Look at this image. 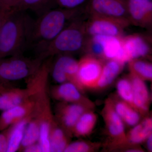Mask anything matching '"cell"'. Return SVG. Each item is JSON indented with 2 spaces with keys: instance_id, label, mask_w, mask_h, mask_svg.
I'll return each mask as SVG.
<instances>
[{
  "instance_id": "5bb4252c",
  "label": "cell",
  "mask_w": 152,
  "mask_h": 152,
  "mask_svg": "<svg viewBox=\"0 0 152 152\" xmlns=\"http://www.w3.org/2000/svg\"><path fill=\"white\" fill-rule=\"evenodd\" d=\"M36 95L20 104L2 111L0 115V131L33 115L35 108Z\"/></svg>"
},
{
  "instance_id": "8d00e7d4",
  "label": "cell",
  "mask_w": 152,
  "mask_h": 152,
  "mask_svg": "<svg viewBox=\"0 0 152 152\" xmlns=\"http://www.w3.org/2000/svg\"><path fill=\"white\" fill-rule=\"evenodd\" d=\"M149 1H152V0H149Z\"/></svg>"
},
{
  "instance_id": "cb8c5ba5",
  "label": "cell",
  "mask_w": 152,
  "mask_h": 152,
  "mask_svg": "<svg viewBox=\"0 0 152 152\" xmlns=\"http://www.w3.org/2000/svg\"><path fill=\"white\" fill-rule=\"evenodd\" d=\"M129 67L130 74L136 76L144 81H151L152 79L151 63L136 59L129 62Z\"/></svg>"
},
{
  "instance_id": "3957f363",
  "label": "cell",
  "mask_w": 152,
  "mask_h": 152,
  "mask_svg": "<svg viewBox=\"0 0 152 152\" xmlns=\"http://www.w3.org/2000/svg\"><path fill=\"white\" fill-rule=\"evenodd\" d=\"M82 16L74 20L51 41L35 48L42 60L60 54L72 55L83 51L88 35L85 29L86 19Z\"/></svg>"
},
{
  "instance_id": "30bf717a",
  "label": "cell",
  "mask_w": 152,
  "mask_h": 152,
  "mask_svg": "<svg viewBox=\"0 0 152 152\" xmlns=\"http://www.w3.org/2000/svg\"><path fill=\"white\" fill-rule=\"evenodd\" d=\"M91 110L92 109L82 104L61 102L57 106L55 120L69 137L73 135L74 127L79 118Z\"/></svg>"
},
{
  "instance_id": "44dd1931",
  "label": "cell",
  "mask_w": 152,
  "mask_h": 152,
  "mask_svg": "<svg viewBox=\"0 0 152 152\" xmlns=\"http://www.w3.org/2000/svg\"><path fill=\"white\" fill-rule=\"evenodd\" d=\"M69 136L57 124L56 120L51 127L50 133V152H64L69 143Z\"/></svg>"
},
{
  "instance_id": "4dcf8cb0",
  "label": "cell",
  "mask_w": 152,
  "mask_h": 152,
  "mask_svg": "<svg viewBox=\"0 0 152 152\" xmlns=\"http://www.w3.org/2000/svg\"><path fill=\"white\" fill-rule=\"evenodd\" d=\"M18 0H0L1 4V10L11 11L16 2Z\"/></svg>"
},
{
  "instance_id": "836d02e7",
  "label": "cell",
  "mask_w": 152,
  "mask_h": 152,
  "mask_svg": "<svg viewBox=\"0 0 152 152\" xmlns=\"http://www.w3.org/2000/svg\"><path fill=\"white\" fill-rule=\"evenodd\" d=\"M147 142V147L148 149L150 152H152V134L148 137L146 140Z\"/></svg>"
},
{
  "instance_id": "7c38bea8",
  "label": "cell",
  "mask_w": 152,
  "mask_h": 152,
  "mask_svg": "<svg viewBox=\"0 0 152 152\" xmlns=\"http://www.w3.org/2000/svg\"><path fill=\"white\" fill-rule=\"evenodd\" d=\"M123 50L126 62L148 56L151 48L150 40L139 34H133L122 37Z\"/></svg>"
},
{
  "instance_id": "6da1fadb",
  "label": "cell",
  "mask_w": 152,
  "mask_h": 152,
  "mask_svg": "<svg viewBox=\"0 0 152 152\" xmlns=\"http://www.w3.org/2000/svg\"><path fill=\"white\" fill-rule=\"evenodd\" d=\"M84 7L67 9L59 7L49 9L34 20L30 45L35 48L51 41L69 23L74 20L86 15Z\"/></svg>"
},
{
  "instance_id": "d6986e66",
  "label": "cell",
  "mask_w": 152,
  "mask_h": 152,
  "mask_svg": "<svg viewBox=\"0 0 152 152\" xmlns=\"http://www.w3.org/2000/svg\"><path fill=\"white\" fill-rule=\"evenodd\" d=\"M33 115L26 117L16 124L10 126V130L7 152H15L20 149L26 127Z\"/></svg>"
},
{
  "instance_id": "9c48e42d",
  "label": "cell",
  "mask_w": 152,
  "mask_h": 152,
  "mask_svg": "<svg viewBox=\"0 0 152 152\" xmlns=\"http://www.w3.org/2000/svg\"><path fill=\"white\" fill-rule=\"evenodd\" d=\"M52 58L50 75L56 83L60 84L66 82L75 84L78 69V61L71 55L60 54Z\"/></svg>"
},
{
  "instance_id": "7402d4cb",
  "label": "cell",
  "mask_w": 152,
  "mask_h": 152,
  "mask_svg": "<svg viewBox=\"0 0 152 152\" xmlns=\"http://www.w3.org/2000/svg\"><path fill=\"white\" fill-rule=\"evenodd\" d=\"M114 104L116 112L124 123L134 126L140 122V113L132 107L123 100L114 102Z\"/></svg>"
},
{
  "instance_id": "d4e9b609",
  "label": "cell",
  "mask_w": 152,
  "mask_h": 152,
  "mask_svg": "<svg viewBox=\"0 0 152 152\" xmlns=\"http://www.w3.org/2000/svg\"><path fill=\"white\" fill-rule=\"evenodd\" d=\"M52 0H18L13 6L11 11H26L28 10L34 11L39 15L49 9L48 7Z\"/></svg>"
},
{
  "instance_id": "d590c367",
  "label": "cell",
  "mask_w": 152,
  "mask_h": 152,
  "mask_svg": "<svg viewBox=\"0 0 152 152\" xmlns=\"http://www.w3.org/2000/svg\"><path fill=\"white\" fill-rule=\"evenodd\" d=\"M1 1H0V11L1 10Z\"/></svg>"
},
{
  "instance_id": "52a82bcc",
  "label": "cell",
  "mask_w": 152,
  "mask_h": 152,
  "mask_svg": "<svg viewBox=\"0 0 152 152\" xmlns=\"http://www.w3.org/2000/svg\"><path fill=\"white\" fill-rule=\"evenodd\" d=\"M84 10L87 15L101 16L129 21L126 0H88Z\"/></svg>"
},
{
  "instance_id": "f1b7e54d",
  "label": "cell",
  "mask_w": 152,
  "mask_h": 152,
  "mask_svg": "<svg viewBox=\"0 0 152 152\" xmlns=\"http://www.w3.org/2000/svg\"><path fill=\"white\" fill-rule=\"evenodd\" d=\"M88 0H56L59 7L67 9L84 8Z\"/></svg>"
},
{
  "instance_id": "8fae6325",
  "label": "cell",
  "mask_w": 152,
  "mask_h": 152,
  "mask_svg": "<svg viewBox=\"0 0 152 152\" xmlns=\"http://www.w3.org/2000/svg\"><path fill=\"white\" fill-rule=\"evenodd\" d=\"M128 20L131 24L143 28L152 25V2L149 0H126Z\"/></svg>"
},
{
  "instance_id": "484cf974",
  "label": "cell",
  "mask_w": 152,
  "mask_h": 152,
  "mask_svg": "<svg viewBox=\"0 0 152 152\" xmlns=\"http://www.w3.org/2000/svg\"><path fill=\"white\" fill-rule=\"evenodd\" d=\"M107 37L101 35L88 37L83 52L86 54L103 59L104 45Z\"/></svg>"
},
{
  "instance_id": "7a4b0ae2",
  "label": "cell",
  "mask_w": 152,
  "mask_h": 152,
  "mask_svg": "<svg viewBox=\"0 0 152 152\" xmlns=\"http://www.w3.org/2000/svg\"><path fill=\"white\" fill-rule=\"evenodd\" d=\"M33 21L26 11L11 10L0 28V59L23 54L30 45Z\"/></svg>"
},
{
  "instance_id": "8992f818",
  "label": "cell",
  "mask_w": 152,
  "mask_h": 152,
  "mask_svg": "<svg viewBox=\"0 0 152 152\" xmlns=\"http://www.w3.org/2000/svg\"><path fill=\"white\" fill-rule=\"evenodd\" d=\"M75 84L82 91L96 88L104 63L102 59L86 54L78 61Z\"/></svg>"
},
{
  "instance_id": "1f68e13d",
  "label": "cell",
  "mask_w": 152,
  "mask_h": 152,
  "mask_svg": "<svg viewBox=\"0 0 152 152\" xmlns=\"http://www.w3.org/2000/svg\"><path fill=\"white\" fill-rule=\"evenodd\" d=\"M22 151L25 152H42L40 146L38 142L26 147Z\"/></svg>"
},
{
  "instance_id": "e0dca14e",
  "label": "cell",
  "mask_w": 152,
  "mask_h": 152,
  "mask_svg": "<svg viewBox=\"0 0 152 152\" xmlns=\"http://www.w3.org/2000/svg\"><path fill=\"white\" fill-rule=\"evenodd\" d=\"M122 37H107L104 45V59L115 60L123 64H126L123 50Z\"/></svg>"
},
{
  "instance_id": "4fadbf2b",
  "label": "cell",
  "mask_w": 152,
  "mask_h": 152,
  "mask_svg": "<svg viewBox=\"0 0 152 152\" xmlns=\"http://www.w3.org/2000/svg\"><path fill=\"white\" fill-rule=\"evenodd\" d=\"M81 91L73 83L66 82L52 88L51 94L55 99L61 102L82 104L93 109L94 104L82 94Z\"/></svg>"
},
{
  "instance_id": "f546056e",
  "label": "cell",
  "mask_w": 152,
  "mask_h": 152,
  "mask_svg": "<svg viewBox=\"0 0 152 152\" xmlns=\"http://www.w3.org/2000/svg\"><path fill=\"white\" fill-rule=\"evenodd\" d=\"M10 126L0 133V152H7Z\"/></svg>"
},
{
  "instance_id": "ac0fdd59",
  "label": "cell",
  "mask_w": 152,
  "mask_h": 152,
  "mask_svg": "<svg viewBox=\"0 0 152 152\" xmlns=\"http://www.w3.org/2000/svg\"><path fill=\"white\" fill-rule=\"evenodd\" d=\"M152 132V119L148 117L133 127L126 135L127 141L133 145L142 143L145 141Z\"/></svg>"
},
{
  "instance_id": "9a60e30c",
  "label": "cell",
  "mask_w": 152,
  "mask_h": 152,
  "mask_svg": "<svg viewBox=\"0 0 152 152\" xmlns=\"http://www.w3.org/2000/svg\"><path fill=\"white\" fill-rule=\"evenodd\" d=\"M129 78L132 86L134 108L140 114L146 113L151 101L147 85L143 80L131 74Z\"/></svg>"
},
{
  "instance_id": "ffe728a7",
  "label": "cell",
  "mask_w": 152,
  "mask_h": 152,
  "mask_svg": "<svg viewBox=\"0 0 152 152\" xmlns=\"http://www.w3.org/2000/svg\"><path fill=\"white\" fill-rule=\"evenodd\" d=\"M97 121L96 115L92 110L85 112L79 118L74 127L73 135L85 137L92 132Z\"/></svg>"
},
{
  "instance_id": "ba28073f",
  "label": "cell",
  "mask_w": 152,
  "mask_h": 152,
  "mask_svg": "<svg viewBox=\"0 0 152 152\" xmlns=\"http://www.w3.org/2000/svg\"><path fill=\"white\" fill-rule=\"evenodd\" d=\"M102 114L107 130L113 145H120L126 143L127 141L124 124L116 112L114 101L112 99L106 100Z\"/></svg>"
},
{
  "instance_id": "5b68a950",
  "label": "cell",
  "mask_w": 152,
  "mask_h": 152,
  "mask_svg": "<svg viewBox=\"0 0 152 152\" xmlns=\"http://www.w3.org/2000/svg\"><path fill=\"white\" fill-rule=\"evenodd\" d=\"M85 29L88 37L96 35L122 37L125 29L130 25L127 20L101 16L87 15Z\"/></svg>"
},
{
  "instance_id": "e575fe53",
  "label": "cell",
  "mask_w": 152,
  "mask_h": 152,
  "mask_svg": "<svg viewBox=\"0 0 152 152\" xmlns=\"http://www.w3.org/2000/svg\"><path fill=\"white\" fill-rule=\"evenodd\" d=\"M6 82L0 80V91L2 88L4 86L5 84L6 83Z\"/></svg>"
},
{
  "instance_id": "2e32d148",
  "label": "cell",
  "mask_w": 152,
  "mask_h": 152,
  "mask_svg": "<svg viewBox=\"0 0 152 152\" xmlns=\"http://www.w3.org/2000/svg\"><path fill=\"white\" fill-rule=\"evenodd\" d=\"M104 63L96 88L103 89L110 86L123 70L124 65L114 60Z\"/></svg>"
},
{
  "instance_id": "603a6c76",
  "label": "cell",
  "mask_w": 152,
  "mask_h": 152,
  "mask_svg": "<svg viewBox=\"0 0 152 152\" xmlns=\"http://www.w3.org/2000/svg\"><path fill=\"white\" fill-rule=\"evenodd\" d=\"M39 119L38 117L33 115L26 127L23 137L19 150L23 151L26 147L38 142L39 137Z\"/></svg>"
},
{
  "instance_id": "277c9868",
  "label": "cell",
  "mask_w": 152,
  "mask_h": 152,
  "mask_svg": "<svg viewBox=\"0 0 152 152\" xmlns=\"http://www.w3.org/2000/svg\"><path fill=\"white\" fill-rule=\"evenodd\" d=\"M44 60L18 55L0 59V80L12 83L27 80L37 72Z\"/></svg>"
},
{
  "instance_id": "83f0119b",
  "label": "cell",
  "mask_w": 152,
  "mask_h": 152,
  "mask_svg": "<svg viewBox=\"0 0 152 152\" xmlns=\"http://www.w3.org/2000/svg\"><path fill=\"white\" fill-rule=\"evenodd\" d=\"M99 146V144L83 141H77L69 143L65 152H88L93 151Z\"/></svg>"
},
{
  "instance_id": "4316f807",
  "label": "cell",
  "mask_w": 152,
  "mask_h": 152,
  "mask_svg": "<svg viewBox=\"0 0 152 152\" xmlns=\"http://www.w3.org/2000/svg\"><path fill=\"white\" fill-rule=\"evenodd\" d=\"M116 87L118 94L122 100L134 108L132 86L129 77L120 79Z\"/></svg>"
},
{
  "instance_id": "d6a6232c",
  "label": "cell",
  "mask_w": 152,
  "mask_h": 152,
  "mask_svg": "<svg viewBox=\"0 0 152 152\" xmlns=\"http://www.w3.org/2000/svg\"><path fill=\"white\" fill-rule=\"evenodd\" d=\"M11 11H6L4 10L0 11V28L1 27L4 22L8 16Z\"/></svg>"
}]
</instances>
